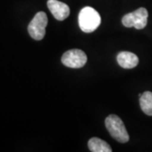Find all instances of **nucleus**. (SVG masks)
Returning <instances> with one entry per match:
<instances>
[{"instance_id":"0eeeda50","label":"nucleus","mask_w":152,"mask_h":152,"mask_svg":"<svg viewBox=\"0 0 152 152\" xmlns=\"http://www.w3.org/2000/svg\"><path fill=\"white\" fill-rule=\"evenodd\" d=\"M117 61L124 69H133L138 65L139 58L137 55L130 52H121L118 54Z\"/></svg>"},{"instance_id":"423d86ee","label":"nucleus","mask_w":152,"mask_h":152,"mask_svg":"<svg viewBox=\"0 0 152 152\" xmlns=\"http://www.w3.org/2000/svg\"><path fill=\"white\" fill-rule=\"evenodd\" d=\"M48 7L53 17L59 21L64 20L70 14L69 7L64 3L58 0H48Z\"/></svg>"},{"instance_id":"f257e3e1","label":"nucleus","mask_w":152,"mask_h":152,"mask_svg":"<svg viewBox=\"0 0 152 152\" xmlns=\"http://www.w3.org/2000/svg\"><path fill=\"white\" fill-rule=\"evenodd\" d=\"M101 24V16L91 7H85L79 14V26L82 31L93 32Z\"/></svg>"},{"instance_id":"6e6552de","label":"nucleus","mask_w":152,"mask_h":152,"mask_svg":"<svg viewBox=\"0 0 152 152\" xmlns=\"http://www.w3.org/2000/svg\"><path fill=\"white\" fill-rule=\"evenodd\" d=\"M88 147L92 152H112L111 146L106 141L99 138H91L88 142Z\"/></svg>"},{"instance_id":"20e7f679","label":"nucleus","mask_w":152,"mask_h":152,"mask_svg":"<svg viewBox=\"0 0 152 152\" xmlns=\"http://www.w3.org/2000/svg\"><path fill=\"white\" fill-rule=\"evenodd\" d=\"M48 16L44 12H38L28 26L29 34L34 40L41 41L46 34V27L48 26Z\"/></svg>"},{"instance_id":"7ed1b4c3","label":"nucleus","mask_w":152,"mask_h":152,"mask_svg":"<svg viewBox=\"0 0 152 152\" xmlns=\"http://www.w3.org/2000/svg\"><path fill=\"white\" fill-rule=\"evenodd\" d=\"M148 21V11L145 8H140L132 13L125 15L122 19V23L125 27H134L141 30L146 26Z\"/></svg>"},{"instance_id":"f03ea898","label":"nucleus","mask_w":152,"mask_h":152,"mask_svg":"<svg viewBox=\"0 0 152 152\" xmlns=\"http://www.w3.org/2000/svg\"><path fill=\"white\" fill-rule=\"evenodd\" d=\"M106 128L111 136L119 143H127L129 140V135L122 119L117 115H109L105 120Z\"/></svg>"},{"instance_id":"1a4fd4ad","label":"nucleus","mask_w":152,"mask_h":152,"mask_svg":"<svg viewBox=\"0 0 152 152\" xmlns=\"http://www.w3.org/2000/svg\"><path fill=\"white\" fill-rule=\"evenodd\" d=\"M140 105L145 113L152 116V92L145 91L140 94Z\"/></svg>"},{"instance_id":"39448f33","label":"nucleus","mask_w":152,"mask_h":152,"mask_svg":"<svg viewBox=\"0 0 152 152\" xmlns=\"http://www.w3.org/2000/svg\"><path fill=\"white\" fill-rule=\"evenodd\" d=\"M61 60L63 64L66 67L80 69L86 64L87 56L80 49H71L64 53Z\"/></svg>"}]
</instances>
